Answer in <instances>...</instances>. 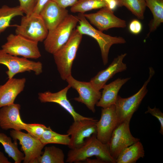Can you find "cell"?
<instances>
[{
  "mask_svg": "<svg viewBox=\"0 0 163 163\" xmlns=\"http://www.w3.org/2000/svg\"><path fill=\"white\" fill-rule=\"evenodd\" d=\"M93 156L104 163H116L110 154L108 144L102 143L97 139L95 134L86 138L80 147L71 149L68 153L66 162H79Z\"/></svg>",
  "mask_w": 163,
  "mask_h": 163,
  "instance_id": "6da1fadb",
  "label": "cell"
},
{
  "mask_svg": "<svg viewBox=\"0 0 163 163\" xmlns=\"http://www.w3.org/2000/svg\"><path fill=\"white\" fill-rule=\"evenodd\" d=\"M82 34L75 29L68 40L54 53V60L62 79L66 80L72 75L73 63L81 41Z\"/></svg>",
  "mask_w": 163,
  "mask_h": 163,
  "instance_id": "7a4b0ae2",
  "label": "cell"
},
{
  "mask_svg": "<svg viewBox=\"0 0 163 163\" xmlns=\"http://www.w3.org/2000/svg\"><path fill=\"white\" fill-rule=\"evenodd\" d=\"M77 17L79 25L77 27V29L82 34L89 36L97 41L100 49L103 64L106 65L108 62L109 51L112 46L125 43V40L122 37H112L104 34L96 29L91 25L83 14L79 13Z\"/></svg>",
  "mask_w": 163,
  "mask_h": 163,
  "instance_id": "3957f363",
  "label": "cell"
},
{
  "mask_svg": "<svg viewBox=\"0 0 163 163\" xmlns=\"http://www.w3.org/2000/svg\"><path fill=\"white\" fill-rule=\"evenodd\" d=\"M78 22L77 16L69 14L56 28L49 30L43 41L46 51L52 54L57 51L68 41Z\"/></svg>",
  "mask_w": 163,
  "mask_h": 163,
  "instance_id": "277c9868",
  "label": "cell"
},
{
  "mask_svg": "<svg viewBox=\"0 0 163 163\" xmlns=\"http://www.w3.org/2000/svg\"><path fill=\"white\" fill-rule=\"evenodd\" d=\"M149 76L139 90L133 95L123 98L118 95L115 104L119 123L131 120L134 113L137 110L148 90L147 86L155 73L152 67H149Z\"/></svg>",
  "mask_w": 163,
  "mask_h": 163,
  "instance_id": "5b68a950",
  "label": "cell"
},
{
  "mask_svg": "<svg viewBox=\"0 0 163 163\" xmlns=\"http://www.w3.org/2000/svg\"><path fill=\"white\" fill-rule=\"evenodd\" d=\"M16 26V34L37 43L44 41L49 31L40 14L33 13L22 16L20 24Z\"/></svg>",
  "mask_w": 163,
  "mask_h": 163,
  "instance_id": "8992f818",
  "label": "cell"
},
{
  "mask_svg": "<svg viewBox=\"0 0 163 163\" xmlns=\"http://www.w3.org/2000/svg\"><path fill=\"white\" fill-rule=\"evenodd\" d=\"M2 49L11 55L27 59H36L41 56L38 43L16 34H11L7 37Z\"/></svg>",
  "mask_w": 163,
  "mask_h": 163,
  "instance_id": "52a82bcc",
  "label": "cell"
},
{
  "mask_svg": "<svg viewBox=\"0 0 163 163\" xmlns=\"http://www.w3.org/2000/svg\"><path fill=\"white\" fill-rule=\"evenodd\" d=\"M0 64L6 66L8 70L6 73L8 79L13 78L16 75L26 72L33 71L36 75L43 72V65L40 61L35 62L24 57H20L0 50Z\"/></svg>",
  "mask_w": 163,
  "mask_h": 163,
  "instance_id": "ba28073f",
  "label": "cell"
},
{
  "mask_svg": "<svg viewBox=\"0 0 163 163\" xmlns=\"http://www.w3.org/2000/svg\"><path fill=\"white\" fill-rule=\"evenodd\" d=\"M130 121L127 120L119 123L113 132L108 143L110 154L115 161L124 149L140 140L132 134Z\"/></svg>",
  "mask_w": 163,
  "mask_h": 163,
  "instance_id": "9c48e42d",
  "label": "cell"
},
{
  "mask_svg": "<svg viewBox=\"0 0 163 163\" xmlns=\"http://www.w3.org/2000/svg\"><path fill=\"white\" fill-rule=\"evenodd\" d=\"M71 88L75 89L79 96L74 99L85 104L92 112H95V106L101 98V92L96 88L90 82L78 81L71 75L66 80Z\"/></svg>",
  "mask_w": 163,
  "mask_h": 163,
  "instance_id": "30bf717a",
  "label": "cell"
},
{
  "mask_svg": "<svg viewBox=\"0 0 163 163\" xmlns=\"http://www.w3.org/2000/svg\"><path fill=\"white\" fill-rule=\"evenodd\" d=\"M97 120L93 118L74 121L67 131L70 136L69 147L71 149L81 146L85 139L93 134H96Z\"/></svg>",
  "mask_w": 163,
  "mask_h": 163,
  "instance_id": "8fae6325",
  "label": "cell"
},
{
  "mask_svg": "<svg viewBox=\"0 0 163 163\" xmlns=\"http://www.w3.org/2000/svg\"><path fill=\"white\" fill-rule=\"evenodd\" d=\"M11 137L19 141L24 154V163H34L42 154V150L45 145L40 140L27 133L13 129L10 131Z\"/></svg>",
  "mask_w": 163,
  "mask_h": 163,
  "instance_id": "7c38bea8",
  "label": "cell"
},
{
  "mask_svg": "<svg viewBox=\"0 0 163 163\" xmlns=\"http://www.w3.org/2000/svg\"><path fill=\"white\" fill-rule=\"evenodd\" d=\"M119 124L115 105L102 108L100 118L96 125V137L102 143L108 144L113 132Z\"/></svg>",
  "mask_w": 163,
  "mask_h": 163,
  "instance_id": "4fadbf2b",
  "label": "cell"
},
{
  "mask_svg": "<svg viewBox=\"0 0 163 163\" xmlns=\"http://www.w3.org/2000/svg\"><path fill=\"white\" fill-rule=\"evenodd\" d=\"M90 23L99 30L103 31L112 28H125L126 21L116 16L113 11L107 7L101 8L95 13L84 14Z\"/></svg>",
  "mask_w": 163,
  "mask_h": 163,
  "instance_id": "5bb4252c",
  "label": "cell"
},
{
  "mask_svg": "<svg viewBox=\"0 0 163 163\" xmlns=\"http://www.w3.org/2000/svg\"><path fill=\"white\" fill-rule=\"evenodd\" d=\"M70 88L68 85L56 92L52 93L50 91L40 92L38 94V99L42 103L52 102L58 104L71 115L74 121L88 118V117L83 116L76 112L68 99L67 94Z\"/></svg>",
  "mask_w": 163,
  "mask_h": 163,
  "instance_id": "9a60e30c",
  "label": "cell"
},
{
  "mask_svg": "<svg viewBox=\"0 0 163 163\" xmlns=\"http://www.w3.org/2000/svg\"><path fill=\"white\" fill-rule=\"evenodd\" d=\"M21 107L20 104L14 103L1 108L0 126L2 129L26 130V123L22 121L20 115Z\"/></svg>",
  "mask_w": 163,
  "mask_h": 163,
  "instance_id": "2e32d148",
  "label": "cell"
},
{
  "mask_svg": "<svg viewBox=\"0 0 163 163\" xmlns=\"http://www.w3.org/2000/svg\"><path fill=\"white\" fill-rule=\"evenodd\" d=\"M126 53L121 54L115 58L111 64L104 69L99 71L90 82L97 89L101 90L107 81L116 74L125 71L127 68L123 60Z\"/></svg>",
  "mask_w": 163,
  "mask_h": 163,
  "instance_id": "e0dca14e",
  "label": "cell"
},
{
  "mask_svg": "<svg viewBox=\"0 0 163 163\" xmlns=\"http://www.w3.org/2000/svg\"><path fill=\"white\" fill-rule=\"evenodd\" d=\"M40 14L49 30L59 25L69 14L68 11L55 2L49 0L42 9Z\"/></svg>",
  "mask_w": 163,
  "mask_h": 163,
  "instance_id": "ac0fdd59",
  "label": "cell"
},
{
  "mask_svg": "<svg viewBox=\"0 0 163 163\" xmlns=\"http://www.w3.org/2000/svg\"><path fill=\"white\" fill-rule=\"evenodd\" d=\"M26 82L25 78H13L0 85V108L14 103L17 97L23 91Z\"/></svg>",
  "mask_w": 163,
  "mask_h": 163,
  "instance_id": "d6986e66",
  "label": "cell"
},
{
  "mask_svg": "<svg viewBox=\"0 0 163 163\" xmlns=\"http://www.w3.org/2000/svg\"><path fill=\"white\" fill-rule=\"evenodd\" d=\"M130 78V77L119 78L108 84H105L102 88L101 98L96 106L105 108L115 105L120 89Z\"/></svg>",
  "mask_w": 163,
  "mask_h": 163,
  "instance_id": "ffe728a7",
  "label": "cell"
},
{
  "mask_svg": "<svg viewBox=\"0 0 163 163\" xmlns=\"http://www.w3.org/2000/svg\"><path fill=\"white\" fill-rule=\"evenodd\" d=\"M143 145L140 140L124 149L115 160L116 163H135L145 156Z\"/></svg>",
  "mask_w": 163,
  "mask_h": 163,
  "instance_id": "44dd1931",
  "label": "cell"
},
{
  "mask_svg": "<svg viewBox=\"0 0 163 163\" xmlns=\"http://www.w3.org/2000/svg\"><path fill=\"white\" fill-rule=\"evenodd\" d=\"M0 143L5 152L13 159L15 163H20L24 160V155L18 149L17 140L12 142L11 137L3 133H0Z\"/></svg>",
  "mask_w": 163,
  "mask_h": 163,
  "instance_id": "7402d4cb",
  "label": "cell"
},
{
  "mask_svg": "<svg viewBox=\"0 0 163 163\" xmlns=\"http://www.w3.org/2000/svg\"><path fill=\"white\" fill-rule=\"evenodd\" d=\"M65 155L61 149L54 146H46L42 155L34 163H64Z\"/></svg>",
  "mask_w": 163,
  "mask_h": 163,
  "instance_id": "603a6c76",
  "label": "cell"
},
{
  "mask_svg": "<svg viewBox=\"0 0 163 163\" xmlns=\"http://www.w3.org/2000/svg\"><path fill=\"white\" fill-rule=\"evenodd\" d=\"M146 7L151 10L153 18L150 24V32L155 30L163 22V0H145Z\"/></svg>",
  "mask_w": 163,
  "mask_h": 163,
  "instance_id": "cb8c5ba5",
  "label": "cell"
},
{
  "mask_svg": "<svg viewBox=\"0 0 163 163\" xmlns=\"http://www.w3.org/2000/svg\"><path fill=\"white\" fill-rule=\"evenodd\" d=\"M19 6L10 7L4 5L0 8V35L10 26L11 21L17 16H24Z\"/></svg>",
  "mask_w": 163,
  "mask_h": 163,
  "instance_id": "d4e9b609",
  "label": "cell"
},
{
  "mask_svg": "<svg viewBox=\"0 0 163 163\" xmlns=\"http://www.w3.org/2000/svg\"><path fill=\"white\" fill-rule=\"evenodd\" d=\"M39 140L43 144H57L68 145L70 141L69 135L61 134L53 131L50 126L47 127Z\"/></svg>",
  "mask_w": 163,
  "mask_h": 163,
  "instance_id": "484cf974",
  "label": "cell"
},
{
  "mask_svg": "<svg viewBox=\"0 0 163 163\" xmlns=\"http://www.w3.org/2000/svg\"><path fill=\"white\" fill-rule=\"evenodd\" d=\"M106 7V4L104 0H78L71 7L70 11L72 12L84 14L92 10Z\"/></svg>",
  "mask_w": 163,
  "mask_h": 163,
  "instance_id": "4316f807",
  "label": "cell"
},
{
  "mask_svg": "<svg viewBox=\"0 0 163 163\" xmlns=\"http://www.w3.org/2000/svg\"><path fill=\"white\" fill-rule=\"evenodd\" d=\"M120 7L124 6L140 19L144 18L146 7L145 0H119Z\"/></svg>",
  "mask_w": 163,
  "mask_h": 163,
  "instance_id": "83f0119b",
  "label": "cell"
},
{
  "mask_svg": "<svg viewBox=\"0 0 163 163\" xmlns=\"http://www.w3.org/2000/svg\"><path fill=\"white\" fill-rule=\"evenodd\" d=\"M47 127L45 125L40 124L26 123L25 130L39 139Z\"/></svg>",
  "mask_w": 163,
  "mask_h": 163,
  "instance_id": "f1b7e54d",
  "label": "cell"
},
{
  "mask_svg": "<svg viewBox=\"0 0 163 163\" xmlns=\"http://www.w3.org/2000/svg\"><path fill=\"white\" fill-rule=\"evenodd\" d=\"M19 7L26 15L32 14L36 6L37 0H18Z\"/></svg>",
  "mask_w": 163,
  "mask_h": 163,
  "instance_id": "f546056e",
  "label": "cell"
},
{
  "mask_svg": "<svg viewBox=\"0 0 163 163\" xmlns=\"http://www.w3.org/2000/svg\"><path fill=\"white\" fill-rule=\"evenodd\" d=\"M145 114L149 113L152 116L155 117L158 120L160 124V128L159 132L163 135V113L159 108H157L155 106L153 108L148 106L147 110L145 112Z\"/></svg>",
  "mask_w": 163,
  "mask_h": 163,
  "instance_id": "4dcf8cb0",
  "label": "cell"
},
{
  "mask_svg": "<svg viewBox=\"0 0 163 163\" xmlns=\"http://www.w3.org/2000/svg\"><path fill=\"white\" fill-rule=\"evenodd\" d=\"M142 28L141 22L137 19L132 20L129 26V29L130 32L135 34H139L142 31Z\"/></svg>",
  "mask_w": 163,
  "mask_h": 163,
  "instance_id": "1f68e13d",
  "label": "cell"
},
{
  "mask_svg": "<svg viewBox=\"0 0 163 163\" xmlns=\"http://www.w3.org/2000/svg\"><path fill=\"white\" fill-rule=\"evenodd\" d=\"M53 0L61 7L66 8L69 6H72L74 5L78 0Z\"/></svg>",
  "mask_w": 163,
  "mask_h": 163,
  "instance_id": "d6a6232c",
  "label": "cell"
},
{
  "mask_svg": "<svg viewBox=\"0 0 163 163\" xmlns=\"http://www.w3.org/2000/svg\"><path fill=\"white\" fill-rule=\"evenodd\" d=\"M49 0H37L33 13L40 14L43 7Z\"/></svg>",
  "mask_w": 163,
  "mask_h": 163,
  "instance_id": "836d02e7",
  "label": "cell"
},
{
  "mask_svg": "<svg viewBox=\"0 0 163 163\" xmlns=\"http://www.w3.org/2000/svg\"><path fill=\"white\" fill-rule=\"evenodd\" d=\"M106 4V7L113 11L118 7H120L119 0H104Z\"/></svg>",
  "mask_w": 163,
  "mask_h": 163,
  "instance_id": "e575fe53",
  "label": "cell"
},
{
  "mask_svg": "<svg viewBox=\"0 0 163 163\" xmlns=\"http://www.w3.org/2000/svg\"><path fill=\"white\" fill-rule=\"evenodd\" d=\"M4 153L0 151V163H11Z\"/></svg>",
  "mask_w": 163,
  "mask_h": 163,
  "instance_id": "d590c367",
  "label": "cell"
},
{
  "mask_svg": "<svg viewBox=\"0 0 163 163\" xmlns=\"http://www.w3.org/2000/svg\"><path fill=\"white\" fill-rule=\"evenodd\" d=\"M85 161H86V162L89 163H104L102 160L97 158L92 159L88 158Z\"/></svg>",
  "mask_w": 163,
  "mask_h": 163,
  "instance_id": "8d00e7d4",
  "label": "cell"
}]
</instances>
